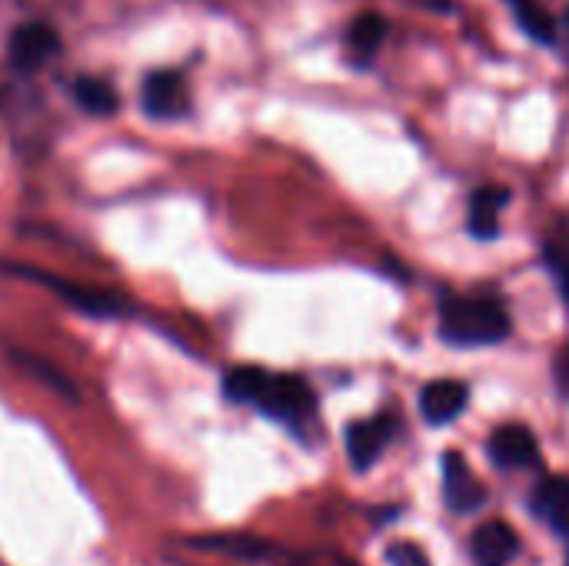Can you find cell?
I'll return each instance as SVG.
<instances>
[{
  "mask_svg": "<svg viewBox=\"0 0 569 566\" xmlns=\"http://www.w3.org/2000/svg\"><path fill=\"white\" fill-rule=\"evenodd\" d=\"M440 337L453 347H490L510 337V314L490 297H453L440 307Z\"/></svg>",
  "mask_w": 569,
  "mask_h": 566,
  "instance_id": "obj_1",
  "label": "cell"
},
{
  "mask_svg": "<svg viewBox=\"0 0 569 566\" xmlns=\"http://www.w3.org/2000/svg\"><path fill=\"white\" fill-rule=\"evenodd\" d=\"M253 407H260L263 414H270L277 420H303L313 414V394L297 377L267 374L257 397H253Z\"/></svg>",
  "mask_w": 569,
  "mask_h": 566,
  "instance_id": "obj_2",
  "label": "cell"
},
{
  "mask_svg": "<svg viewBox=\"0 0 569 566\" xmlns=\"http://www.w3.org/2000/svg\"><path fill=\"white\" fill-rule=\"evenodd\" d=\"M23 277H33L40 284H47L50 290L60 294L63 304H70L73 310L87 314V317H100V320H110V317H127L130 314V304L120 300L117 294H107V290H97V287H83V284H70V280H60V277H47V274H37L33 267H17Z\"/></svg>",
  "mask_w": 569,
  "mask_h": 566,
  "instance_id": "obj_3",
  "label": "cell"
},
{
  "mask_svg": "<svg viewBox=\"0 0 569 566\" xmlns=\"http://www.w3.org/2000/svg\"><path fill=\"white\" fill-rule=\"evenodd\" d=\"M60 50V37L50 23H20L13 33H10V43H7V57L17 70L23 73H33L40 67H47Z\"/></svg>",
  "mask_w": 569,
  "mask_h": 566,
  "instance_id": "obj_4",
  "label": "cell"
},
{
  "mask_svg": "<svg viewBox=\"0 0 569 566\" xmlns=\"http://www.w3.org/2000/svg\"><path fill=\"white\" fill-rule=\"evenodd\" d=\"M393 430H397V420L390 414L350 424V430H347V457H350V464L357 470H370L380 460V454L387 450Z\"/></svg>",
  "mask_w": 569,
  "mask_h": 566,
  "instance_id": "obj_5",
  "label": "cell"
},
{
  "mask_svg": "<svg viewBox=\"0 0 569 566\" xmlns=\"http://www.w3.org/2000/svg\"><path fill=\"white\" fill-rule=\"evenodd\" d=\"M143 110L157 120H173L187 113V87L177 70H153L143 80Z\"/></svg>",
  "mask_w": 569,
  "mask_h": 566,
  "instance_id": "obj_6",
  "label": "cell"
},
{
  "mask_svg": "<svg viewBox=\"0 0 569 566\" xmlns=\"http://www.w3.org/2000/svg\"><path fill=\"white\" fill-rule=\"evenodd\" d=\"M487 454H490V460H493L500 470H523V467L540 464L537 437H533L527 427H520V424L500 427V430L487 440Z\"/></svg>",
  "mask_w": 569,
  "mask_h": 566,
  "instance_id": "obj_7",
  "label": "cell"
},
{
  "mask_svg": "<svg viewBox=\"0 0 569 566\" xmlns=\"http://www.w3.org/2000/svg\"><path fill=\"white\" fill-rule=\"evenodd\" d=\"M443 497H447V507L457 514H470L483 504V484L477 480L470 464L453 450L443 457Z\"/></svg>",
  "mask_w": 569,
  "mask_h": 566,
  "instance_id": "obj_8",
  "label": "cell"
},
{
  "mask_svg": "<svg viewBox=\"0 0 569 566\" xmlns=\"http://www.w3.org/2000/svg\"><path fill=\"white\" fill-rule=\"evenodd\" d=\"M467 400H470L467 384H460V380H433L420 394V410H423L427 424L443 427V424H453L467 410Z\"/></svg>",
  "mask_w": 569,
  "mask_h": 566,
  "instance_id": "obj_9",
  "label": "cell"
},
{
  "mask_svg": "<svg viewBox=\"0 0 569 566\" xmlns=\"http://www.w3.org/2000/svg\"><path fill=\"white\" fill-rule=\"evenodd\" d=\"M470 550L477 566H510L520 554V537L503 520H490L473 534Z\"/></svg>",
  "mask_w": 569,
  "mask_h": 566,
  "instance_id": "obj_10",
  "label": "cell"
},
{
  "mask_svg": "<svg viewBox=\"0 0 569 566\" xmlns=\"http://www.w3.org/2000/svg\"><path fill=\"white\" fill-rule=\"evenodd\" d=\"M533 514L550 530L569 537V477H547L533 490Z\"/></svg>",
  "mask_w": 569,
  "mask_h": 566,
  "instance_id": "obj_11",
  "label": "cell"
},
{
  "mask_svg": "<svg viewBox=\"0 0 569 566\" xmlns=\"http://www.w3.org/2000/svg\"><path fill=\"white\" fill-rule=\"evenodd\" d=\"M510 203L507 187H480L470 197V234L480 240H493L500 230V210Z\"/></svg>",
  "mask_w": 569,
  "mask_h": 566,
  "instance_id": "obj_12",
  "label": "cell"
},
{
  "mask_svg": "<svg viewBox=\"0 0 569 566\" xmlns=\"http://www.w3.org/2000/svg\"><path fill=\"white\" fill-rule=\"evenodd\" d=\"M10 360L23 370V374H30L37 384H43L47 390H53L57 397H63V400H77L80 394H77V387H73V380L60 370V367H53L50 360H43V357H33V354H20V350H13L10 354Z\"/></svg>",
  "mask_w": 569,
  "mask_h": 566,
  "instance_id": "obj_13",
  "label": "cell"
},
{
  "mask_svg": "<svg viewBox=\"0 0 569 566\" xmlns=\"http://www.w3.org/2000/svg\"><path fill=\"white\" fill-rule=\"evenodd\" d=\"M387 37V20L380 13H360L347 30V50L353 60L367 63Z\"/></svg>",
  "mask_w": 569,
  "mask_h": 566,
  "instance_id": "obj_14",
  "label": "cell"
},
{
  "mask_svg": "<svg viewBox=\"0 0 569 566\" xmlns=\"http://www.w3.org/2000/svg\"><path fill=\"white\" fill-rule=\"evenodd\" d=\"M73 100L90 117H110V113H117V103H120L117 90L100 77H77L73 80Z\"/></svg>",
  "mask_w": 569,
  "mask_h": 566,
  "instance_id": "obj_15",
  "label": "cell"
},
{
  "mask_svg": "<svg viewBox=\"0 0 569 566\" xmlns=\"http://www.w3.org/2000/svg\"><path fill=\"white\" fill-rule=\"evenodd\" d=\"M513 13H517L520 27H523L533 40L553 43V37H557V20L543 10V3H537V0H517V3H513Z\"/></svg>",
  "mask_w": 569,
  "mask_h": 566,
  "instance_id": "obj_16",
  "label": "cell"
},
{
  "mask_svg": "<svg viewBox=\"0 0 569 566\" xmlns=\"http://www.w3.org/2000/svg\"><path fill=\"white\" fill-rule=\"evenodd\" d=\"M263 377H267V370H260V367H233V370L223 377V394H227L230 400H237V404H253V397H257Z\"/></svg>",
  "mask_w": 569,
  "mask_h": 566,
  "instance_id": "obj_17",
  "label": "cell"
},
{
  "mask_svg": "<svg viewBox=\"0 0 569 566\" xmlns=\"http://www.w3.org/2000/svg\"><path fill=\"white\" fill-rule=\"evenodd\" d=\"M197 547H207V550H217V554H233V557H247V560H260L270 554V547L263 540H253V537H203V540H193Z\"/></svg>",
  "mask_w": 569,
  "mask_h": 566,
  "instance_id": "obj_18",
  "label": "cell"
},
{
  "mask_svg": "<svg viewBox=\"0 0 569 566\" xmlns=\"http://www.w3.org/2000/svg\"><path fill=\"white\" fill-rule=\"evenodd\" d=\"M387 564L390 566H430V557L417 547V544H403V540H397V544H390V550H387Z\"/></svg>",
  "mask_w": 569,
  "mask_h": 566,
  "instance_id": "obj_19",
  "label": "cell"
},
{
  "mask_svg": "<svg viewBox=\"0 0 569 566\" xmlns=\"http://www.w3.org/2000/svg\"><path fill=\"white\" fill-rule=\"evenodd\" d=\"M560 287H563V300H567V307H569V260L567 264H560Z\"/></svg>",
  "mask_w": 569,
  "mask_h": 566,
  "instance_id": "obj_20",
  "label": "cell"
},
{
  "mask_svg": "<svg viewBox=\"0 0 569 566\" xmlns=\"http://www.w3.org/2000/svg\"><path fill=\"white\" fill-rule=\"evenodd\" d=\"M560 377H563V384H567V390H569V347H567V354H563V367H560Z\"/></svg>",
  "mask_w": 569,
  "mask_h": 566,
  "instance_id": "obj_21",
  "label": "cell"
},
{
  "mask_svg": "<svg viewBox=\"0 0 569 566\" xmlns=\"http://www.w3.org/2000/svg\"><path fill=\"white\" fill-rule=\"evenodd\" d=\"M427 7H447V0H423Z\"/></svg>",
  "mask_w": 569,
  "mask_h": 566,
  "instance_id": "obj_22",
  "label": "cell"
},
{
  "mask_svg": "<svg viewBox=\"0 0 569 566\" xmlns=\"http://www.w3.org/2000/svg\"><path fill=\"white\" fill-rule=\"evenodd\" d=\"M563 20H567V30H569V10H567V17H563Z\"/></svg>",
  "mask_w": 569,
  "mask_h": 566,
  "instance_id": "obj_23",
  "label": "cell"
},
{
  "mask_svg": "<svg viewBox=\"0 0 569 566\" xmlns=\"http://www.w3.org/2000/svg\"><path fill=\"white\" fill-rule=\"evenodd\" d=\"M510 3H517V0H510Z\"/></svg>",
  "mask_w": 569,
  "mask_h": 566,
  "instance_id": "obj_24",
  "label": "cell"
},
{
  "mask_svg": "<svg viewBox=\"0 0 569 566\" xmlns=\"http://www.w3.org/2000/svg\"><path fill=\"white\" fill-rule=\"evenodd\" d=\"M567 566H569V560H567Z\"/></svg>",
  "mask_w": 569,
  "mask_h": 566,
  "instance_id": "obj_25",
  "label": "cell"
}]
</instances>
